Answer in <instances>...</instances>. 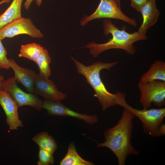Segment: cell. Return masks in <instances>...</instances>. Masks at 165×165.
I'll list each match as a JSON object with an SVG mask.
<instances>
[{
	"mask_svg": "<svg viewBox=\"0 0 165 165\" xmlns=\"http://www.w3.org/2000/svg\"><path fill=\"white\" fill-rule=\"evenodd\" d=\"M138 87L141 93L139 102L143 109L149 108L152 103L157 107L165 105V82L156 80L150 82H140Z\"/></svg>",
	"mask_w": 165,
	"mask_h": 165,
	"instance_id": "8992f818",
	"label": "cell"
},
{
	"mask_svg": "<svg viewBox=\"0 0 165 165\" xmlns=\"http://www.w3.org/2000/svg\"><path fill=\"white\" fill-rule=\"evenodd\" d=\"M71 59L75 64L78 73L85 76L86 82L93 89L94 96L97 98L103 111L112 106L118 105L117 101L120 92L112 94L108 91L102 82L100 74L102 70H109L118 64V62L107 63L97 61L86 66L73 57H71Z\"/></svg>",
	"mask_w": 165,
	"mask_h": 165,
	"instance_id": "3957f363",
	"label": "cell"
},
{
	"mask_svg": "<svg viewBox=\"0 0 165 165\" xmlns=\"http://www.w3.org/2000/svg\"><path fill=\"white\" fill-rule=\"evenodd\" d=\"M23 0H13L7 9L0 15V29L14 20L22 16L21 8Z\"/></svg>",
	"mask_w": 165,
	"mask_h": 165,
	"instance_id": "9a60e30c",
	"label": "cell"
},
{
	"mask_svg": "<svg viewBox=\"0 0 165 165\" xmlns=\"http://www.w3.org/2000/svg\"><path fill=\"white\" fill-rule=\"evenodd\" d=\"M2 89L7 92L16 102L18 108L28 105L40 111L42 100L35 95L23 91L17 85L14 77L8 78L2 82Z\"/></svg>",
	"mask_w": 165,
	"mask_h": 165,
	"instance_id": "52a82bcc",
	"label": "cell"
},
{
	"mask_svg": "<svg viewBox=\"0 0 165 165\" xmlns=\"http://www.w3.org/2000/svg\"><path fill=\"white\" fill-rule=\"evenodd\" d=\"M36 63L39 68V74L49 78L51 74L50 66V64L51 63V59L46 49L44 48Z\"/></svg>",
	"mask_w": 165,
	"mask_h": 165,
	"instance_id": "d6986e66",
	"label": "cell"
},
{
	"mask_svg": "<svg viewBox=\"0 0 165 165\" xmlns=\"http://www.w3.org/2000/svg\"><path fill=\"white\" fill-rule=\"evenodd\" d=\"M156 80L165 82V62L156 61L141 76L140 82H148Z\"/></svg>",
	"mask_w": 165,
	"mask_h": 165,
	"instance_id": "5bb4252c",
	"label": "cell"
},
{
	"mask_svg": "<svg viewBox=\"0 0 165 165\" xmlns=\"http://www.w3.org/2000/svg\"><path fill=\"white\" fill-rule=\"evenodd\" d=\"M91 162L85 160L78 154L73 142H71L68 147L67 153L61 160L60 165H94Z\"/></svg>",
	"mask_w": 165,
	"mask_h": 165,
	"instance_id": "2e32d148",
	"label": "cell"
},
{
	"mask_svg": "<svg viewBox=\"0 0 165 165\" xmlns=\"http://www.w3.org/2000/svg\"><path fill=\"white\" fill-rule=\"evenodd\" d=\"M156 0H148L142 8L141 13L143 22L138 31L145 35L147 31L157 22L160 12L156 7Z\"/></svg>",
	"mask_w": 165,
	"mask_h": 165,
	"instance_id": "4fadbf2b",
	"label": "cell"
},
{
	"mask_svg": "<svg viewBox=\"0 0 165 165\" xmlns=\"http://www.w3.org/2000/svg\"><path fill=\"white\" fill-rule=\"evenodd\" d=\"M103 34L107 36L112 35V38L106 42L98 44L94 42L88 43L83 47L90 50V53L94 57H97L101 53L110 49L123 50L129 55L135 54L136 50L133 46L135 42L144 40L148 38L145 35L140 33L138 31L130 33L126 31L125 26L120 30L116 27L111 20L106 19L103 22Z\"/></svg>",
	"mask_w": 165,
	"mask_h": 165,
	"instance_id": "7a4b0ae2",
	"label": "cell"
},
{
	"mask_svg": "<svg viewBox=\"0 0 165 165\" xmlns=\"http://www.w3.org/2000/svg\"><path fill=\"white\" fill-rule=\"evenodd\" d=\"M32 139L40 148L53 155L58 146L55 141L47 132L43 131L35 135Z\"/></svg>",
	"mask_w": 165,
	"mask_h": 165,
	"instance_id": "e0dca14e",
	"label": "cell"
},
{
	"mask_svg": "<svg viewBox=\"0 0 165 165\" xmlns=\"http://www.w3.org/2000/svg\"><path fill=\"white\" fill-rule=\"evenodd\" d=\"M26 34L34 38H41L43 34L29 18L21 17L16 19L0 29V39L12 38L20 34Z\"/></svg>",
	"mask_w": 165,
	"mask_h": 165,
	"instance_id": "ba28073f",
	"label": "cell"
},
{
	"mask_svg": "<svg viewBox=\"0 0 165 165\" xmlns=\"http://www.w3.org/2000/svg\"><path fill=\"white\" fill-rule=\"evenodd\" d=\"M4 80V78L3 76L0 75V89L3 90L2 86V82Z\"/></svg>",
	"mask_w": 165,
	"mask_h": 165,
	"instance_id": "cb8c5ba5",
	"label": "cell"
},
{
	"mask_svg": "<svg viewBox=\"0 0 165 165\" xmlns=\"http://www.w3.org/2000/svg\"><path fill=\"white\" fill-rule=\"evenodd\" d=\"M131 6L137 11L140 12L143 6L148 0H130Z\"/></svg>",
	"mask_w": 165,
	"mask_h": 165,
	"instance_id": "7402d4cb",
	"label": "cell"
},
{
	"mask_svg": "<svg viewBox=\"0 0 165 165\" xmlns=\"http://www.w3.org/2000/svg\"><path fill=\"white\" fill-rule=\"evenodd\" d=\"M53 155L47 151L39 148L38 154L39 160L38 165H53L54 163Z\"/></svg>",
	"mask_w": 165,
	"mask_h": 165,
	"instance_id": "ffe728a7",
	"label": "cell"
},
{
	"mask_svg": "<svg viewBox=\"0 0 165 165\" xmlns=\"http://www.w3.org/2000/svg\"><path fill=\"white\" fill-rule=\"evenodd\" d=\"M135 117L132 112L124 108L117 123L104 132L105 141L97 143V147H106L112 151L117 159L119 165H124L129 155L140 154L130 141L133 130V120Z\"/></svg>",
	"mask_w": 165,
	"mask_h": 165,
	"instance_id": "6da1fadb",
	"label": "cell"
},
{
	"mask_svg": "<svg viewBox=\"0 0 165 165\" xmlns=\"http://www.w3.org/2000/svg\"><path fill=\"white\" fill-rule=\"evenodd\" d=\"M11 0H2L0 2V6L2 4L4 3H9ZM1 14V13L0 12V15Z\"/></svg>",
	"mask_w": 165,
	"mask_h": 165,
	"instance_id": "d4e9b609",
	"label": "cell"
},
{
	"mask_svg": "<svg viewBox=\"0 0 165 165\" xmlns=\"http://www.w3.org/2000/svg\"><path fill=\"white\" fill-rule=\"evenodd\" d=\"M35 1L36 4L38 6H40L42 3V0H26L24 4V6L25 9L28 10L32 2Z\"/></svg>",
	"mask_w": 165,
	"mask_h": 165,
	"instance_id": "603a6c76",
	"label": "cell"
},
{
	"mask_svg": "<svg viewBox=\"0 0 165 165\" xmlns=\"http://www.w3.org/2000/svg\"><path fill=\"white\" fill-rule=\"evenodd\" d=\"M10 67L14 73L15 79L21 83L29 93H34L37 74L33 70L19 66L13 59H9Z\"/></svg>",
	"mask_w": 165,
	"mask_h": 165,
	"instance_id": "7c38bea8",
	"label": "cell"
},
{
	"mask_svg": "<svg viewBox=\"0 0 165 165\" xmlns=\"http://www.w3.org/2000/svg\"><path fill=\"white\" fill-rule=\"evenodd\" d=\"M126 95L121 92L117 101L118 105L132 112L141 120L144 133L152 137H160L165 134V108L138 109L129 105L125 100Z\"/></svg>",
	"mask_w": 165,
	"mask_h": 165,
	"instance_id": "277c9868",
	"label": "cell"
},
{
	"mask_svg": "<svg viewBox=\"0 0 165 165\" xmlns=\"http://www.w3.org/2000/svg\"><path fill=\"white\" fill-rule=\"evenodd\" d=\"M34 93L43 97L44 99L61 101L66 98L67 94L59 91L54 82L37 74L34 87Z\"/></svg>",
	"mask_w": 165,
	"mask_h": 165,
	"instance_id": "30bf717a",
	"label": "cell"
},
{
	"mask_svg": "<svg viewBox=\"0 0 165 165\" xmlns=\"http://www.w3.org/2000/svg\"><path fill=\"white\" fill-rule=\"evenodd\" d=\"M0 105L6 114V122L10 130L23 127L22 122L19 119L18 107L15 101L7 92L0 89Z\"/></svg>",
	"mask_w": 165,
	"mask_h": 165,
	"instance_id": "8fae6325",
	"label": "cell"
},
{
	"mask_svg": "<svg viewBox=\"0 0 165 165\" xmlns=\"http://www.w3.org/2000/svg\"><path fill=\"white\" fill-rule=\"evenodd\" d=\"M44 47L35 43L21 46L19 57H23L36 62Z\"/></svg>",
	"mask_w": 165,
	"mask_h": 165,
	"instance_id": "ac0fdd59",
	"label": "cell"
},
{
	"mask_svg": "<svg viewBox=\"0 0 165 165\" xmlns=\"http://www.w3.org/2000/svg\"><path fill=\"white\" fill-rule=\"evenodd\" d=\"M1 41L0 39V67L8 70L10 68L9 58L7 57V52Z\"/></svg>",
	"mask_w": 165,
	"mask_h": 165,
	"instance_id": "44dd1931",
	"label": "cell"
},
{
	"mask_svg": "<svg viewBox=\"0 0 165 165\" xmlns=\"http://www.w3.org/2000/svg\"><path fill=\"white\" fill-rule=\"evenodd\" d=\"M2 68L0 67V68Z\"/></svg>",
	"mask_w": 165,
	"mask_h": 165,
	"instance_id": "4316f807",
	"label": "cell"
},
{
	"mask_svg": "<svg viewBox=\"0 0 165 165\" xmlns=\"http://www.w3.org/2000/svg\"><path fill=\"white\" fill-rule=\"evenodd\" d=\"M119 7L121 8L120 0H116Z\"/></svg>",
	"mask_w": 165,
	"mask_h": 165,
	"instance_id": "484cf974",
	"label": "cell"
},
{
	"mask_svg": "<svg viewBox=\"0 0 165 165\" xmlns=\"http://www.w3.org/2000/svg\"><path fill=\"white\" fill-rule=\"evenodd\" d=\"M42 108L46 109L48 113L50 115L74 117L90 124L98 122V117L96 115H87L78 113L65 106L61 101L44 99L42 100Z\"/></svg>",
	"mask_w": 165,
	"mask_h": 165,
	"instance_id": "9c48e42d",
	"label": "cell"
},
{
	"mask_svg": "<svg viewBox=\"0 0 165 165\" xmlns=\"http://www.w3.org/2000/svg\"><path fill=\"white\" fill-rule=\"evenodd\" d=\"M100 18L119 20L134 27L137 25L134 19L129 18L122 12L116 0H100L94 12L90 16H84L80 21V24L84 26L92 20Z\"/></svg>",
	"mask_w": 165,
	"mask_h": 165,
	"instance_id": "5b68a950",
	"label": "cell"
}]
</instances>
